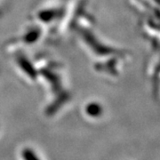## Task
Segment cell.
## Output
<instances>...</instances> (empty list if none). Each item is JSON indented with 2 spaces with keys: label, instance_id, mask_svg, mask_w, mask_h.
<instances>
[{
  "label": "cell",
  "instance_id": "6da1fadb",
  "mask_svg": "<svg viewBox=\"0 0 160 160\" xmlns=\"http://www.w3.org/2000/svg\"><path fill=\"white\" fill-rule=\"evenodd\" d=\"M23 160H40L38 156L31 149H25L22 151Z\"/></svg>",
  "mask_w": 160,
  "mask_h": 160
}]
</instances>
